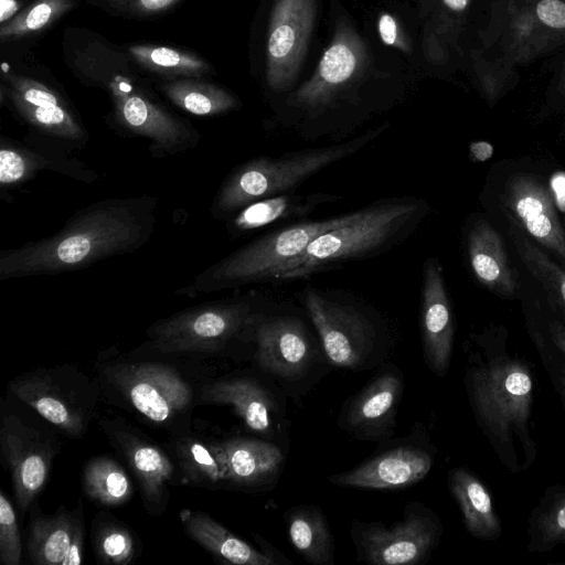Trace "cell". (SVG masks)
Masks as SVG:
<instances>
[{
  "mask_svg": "<svg viewBox=\"0 0 565 565\" xmlns=\"http://www.w3.org/2000/svg\"><path fill=\"white\" fill-rule=\"evenodd\" d=\"M9 390L71 437L85 433L98 399L89 379L68 366L24 373L9 383Z\"/></svg>",
  "mask_w": 565,
  "mask_h": 565,
  "instance_id": "cell-8",
  "label": "cell"
},
{
  "mask_svg": "<svg viewBox=\"0 0 565 565\" xmlns=\"http://www.w3.org/2000/svg\"><path fill=\"white\" fill-rule=\"evenodd\" d=\"M448 487L469 534L486 541L498 540L502 525L491 494L481 480L470 470L457 467L448 472Z\"/></svg>",
  "mask_w": 565,
  "mask_h": 565,
  "instance_id": "cell-26",
  "label": "cell"
},
{
  "mask_svg": "<svg viewBox=\"0 0 565 565\" xmlns=\"http://www.w3.org/2000/svg\"><path fill=\"white\" fill-rule=\"evenodd\" d=\"M264 308V297L256 291L201 303L154 322L148 338L162 353L216 352L233 340H248Z\"/></svg>",
  "mask_w": 565,
  "mask_h": 565,
  "instance_id": "cell-6",
  "label": "cell"
},
{
  "mask_svg": "<svg viewBox=\"0 0 565 565\" xmlns=\"http://www.w3.org/2000/svg\"><path fill=\"white\" fill-rule=\"evenodd\" d=\"M501 201L511 223L565 263V232L544 183L527 173L513 174Z\"/></svg>",
  "mask_w": 565,
  "mask_h": 565,
  "instance_id": "cell-16",
  "label": "cell"
},
{
  "mask_svg": "<svg viewBox=\"0 0 565 565\" xmlns=\"http://www.w3.org/2000/svg\"><path fill=\"white\" fill-rule=\"evenodd\" d=\"M530 552H547L565 543V487L550 490L529 519Z\"/></svg>",
  "mask_w": 565,
  "mask_h": 565,
  "instance_id": "cell-32",
  "label": "cell"
},
{
  "mask_svg": "<svg viewBox=\"0 0 565 565\" xmlns=\"http://www.w3.org/2000/svg\"><path fill=\"white\" fill-rule=\"evenodd\" d=\"M429 213L428 203L404 195L382 199L363 209L356 218L315 238L287 265L276 281L305 279L351 260L385 253L411 236Z\"/></svg>",
  "mask_w": 565,
  "mask_h": 565,
  "instance_id": "cell-3",
  "label": "cell"
},
{
  "mask_svg": "<svg viewBox=\"0 0 565 565\" xmlns=\"http://www.w3.org/2000/svg\"><path fill=\"white\" fill-rule=\"evenodd\" d=\"M366 52L363 42L349 26L338 28L315 74L288 100V106L316 119L340 89L361 70Z\"/></svg>",
  "mask_w": 565,
  "mask_h": 565,
  "instance_id": "cell-14",
  "label": "cell"
},
{
  "mask_svg": "<svg viewBox=\"0 0 565 565\" xmlns=\"http://www.w3.org/2000/svg\"><path fill=\"white\" fill-rule=\"evenodd\" d=\"M403 391V377L395 366L382 371L344 406L339 425L360 439L391 434Z\"/></svg>",
  "mask_w": 565,
  "mask_h": 565,
  "instance_id": "cell-20",
  "label": "cell"
},
{
  "mask_svg": "<svg viewBox=\"0 0 565 565\" xmlns=\"http://www.w3.org/2000/svg\"><path fill=\"white\" fill-rule=\"evenodd\" d=\"M288 533L294 547L309 563H333V537L321 510L315 505H299L285 512Z\"/></svg>",
  "mask_w": 565,
  "mask_h": 565,
  "instance_id": "cell-29",
  "label": "cell"
},
{
  "mask_svg": "<svg viewBox=\"0 0 565 565\" xmlns=\"http://www.w3.org/2000/svg\"><path fill=\"white\" fill-rule=\"evenodd\" d=\"M83 522V505L68 511L60 505L53 515L32 513L28 553L36 565H65L77 526Z\"/></svg>",
  "mask_w": 565,
  "mask_h": 565,
  "instance_id": "cell-28",
  "label": "cell"
},
{
  "mask_svg": "<svg viewBox=\"0 0 565 565\" xmlns=\"http://www.w3.org/2000/svg\"><path fill=\"white\" fill-rule=\"evenodd\" d=\"M94 548L103 563L126 565L136 555V541L125 525L108 521L95 530Z\"/></svg>",
  "mask_w": 565,
  "mask_h": 565,
  "instance_id": "cell-37",
  "label": "cell"
},
{
  "mask_svg": "<svg viewBox=\"0 0 565 565\" xmlns=\"http://www.w3.org/2000/svg\"><path fill=\"white\" fill-rule=\"evenodd\" d=\"M157 199L149 195L95 202L76 212L56 233L0 252V280L83 269L132 253L152 236Z\"/></svg>",
  "mask_w": 565,
  "mask_h": 565,
  "instance_id": "cell-1",
  "label": "cell"
},
{
  "mask_svg": "<svg viewBox=\"0 0 565 565\" xmlns=\"http://www.w3.org/2000/svg\"><path fill=\"white\" fill-rule=\"evenodd\" d=\"M467 362L465 385L477 425L512 473L530 469L537 456L532 435L534 382L530 365L505 342L481 335Z\"/></svg>",
  "mask_w": 565,
  "mask_h": 565,
  "instance_id": "cell-2",
  "label": "cell"
},
{
  "mask_svg": "<svg viewBox=\"0 0 565 565\" xmlns=\"http://www.w3.org/2000/svg\"><path fill=\"white\" fill-rule=\"evenodd\" d=\"M548 333L553 344L565 355V321L553 320L548 326Z\"/></svg>",
  "mask_w": 565,
  "mask_h": 565,
  "instance_id": "cell-43",
  "label": "cell"
},
{
  "mask_svg": "<svg viewBox=\"0 0 565 565\" xmlns=\"http://www.w3.org/2000/svg\"><path fill=\"white\" fill-rule=\"evenodd\" d=\"M443 533L439 518L420 502L408 503L403 519L385 526L354 523L352 537L358 556L375 565H415L436 547Z\"/></svg>",
  "mask_w": 565,
  "mask_h": 565,
  "instance_id": "cell-10",
  "label": "cell"
},
{
  "mask_svg": "<svg viewBox=\"0 0 565 565\" xmlns=\"http://www.w3.org/2000/svg\"><path fill=\"white\" fill-rule=\"evenodd\" d=\"M386 128L384 124L347 141L247 160L224 179L214 196L211 214L216 220H227L253 202L295 191L323 169L363 150Z\"/></svg>",
  "mask_w": 565,
  "mask_h": 565,
  "instance_id": "cell-4",
  "label": "cell"
},
{
  "mask_svg": "<svg viewBox=\"0 0 565 565\" xmlns=\"http://www.w3.org/2000/svg\"><path fill=\"white\" fill-rule=\"evenodd\" d=\"M103 425L137 478L145 508L150 514H162L169 502L168 486L174 473L171 459L129 426L106 420Z\"/></svg>",
  "mask_w": 565,
  "mask_h": 565,
  "instance_id": "cell-18",
  "label": "cell"
},
{
  "mask_svg": "<svg viewBox=\"0 0 565 565\" xmlns=\"http://www.w3.org/2000/svg\"><path fill=\"white\" fill-rule=\"evenodd\" d=\"M342 198L327 192L297 193L295 191L273 195L253 202L226 220L232 238L281 222L303 218L321 206L337 203Z\"/></svg>",
  "mask_w": 565,
  "mask_h": 565,
  "instance_id": "cell-23",
  "label": "cell"
},
{
  "mask_svg": "<svg viewBox=\"0 0 565 565\" xmlns=\"http://www.w3.org/2000/svg\"><path fill=\"white\" fill-rule=\"evenodd\" d=\"M205 402L230 405L244 424L259 435H273L274 402L269 392L248 377L218 380L202 388Z\"/></svg>",
  "mask_w": 565,
  "mask_h": 565,
  "instance_id": "cell-25",
  "label": "cell"
},
{
  "mask_svg": "<svg viewBox=\"0 0 565 565\" xmlns=\"http://www.w3.org/2000/svg\"><path fill=\"white\" fill-rule=\"evenodd\" d=\"M467 256L476 279L501 298L512 299L518 282L499 232L486 220L476 221L467 234Z\"/></svg>",
  "mask_w": 565,
  "mask_h": 565,
  "instance_id": "cell-24",
  "label": "cell"
},
{
  "mask_svg": "<svg viewBox=\"0 0 565 565\" xmlns=\"http://www.w3.org/2000/svg\"><path fill=\"white\" fill-rule=\"evenodd\" d=\"M379 33L381 40L386 45H398L402 49V44L398 42V26L394 19L388 13H383L379 19Z\"/></svg>",
  "mask_w": 565,
  "mask_h": 565,
  "instance_id": "cell-42",
  "label": "cell"
},
{
  "mask_svg": "<svg viewBox=\"0 0 565 565\" xmlns=\"http://www.w3.org/2000/svg\"><path fill=\"white\" fill-rule=\"evenodd\" d=\"M511 237L527 271L541 282L554 301L565 310V269L558 266L544 250L519 232L511 223Z\"/></svg>",
  "mask_w": 565,
  "mask_h": 565,
  "instance_id": "cell-35",
  "label": "cell"
},
{
  "mask_svg": "<svg viewBox=\"0 0 565 565\" xmlns=\"http://www.w3.org/2000/svg\"><path fill=\"white\" fill-rule=\"evenodd\" d=\"M223 467V480L242 487H259L278 477L284 463L274 444L247 437L210 443Z\"/></svg>",
  "mask_w": 565,
  "mask_h": 565,
  "instance_id": "cell-21",
  "label": "cell"
},
{
  "mask_svg": "<svg viewBox=\"0 0 565 565\" xmlns=\"http://www.w3.org/2000/svg\"><path fill=\"white\" fill-rule=\"evenodd\" d=\"M419 329L426 364L445 376L449 370L455 338V319L443 265L429 257L423 265Z\"/></svg>",
  "mask_w": 565,
  "mask_h": 565,
  "instance_id": "cell-17",
  "label": "cell"
},
{
  "mask_svg": "<svg viewBox=\"0 0 565 565\" xmlns=\"http://www.w3.org/2000/svg\"><path fill=\"white\" fill-rule=\"evenodd\" d=\"M95 4L114 12L131 15L148 17L168 11L184 0H89Z\"/></svg>",
  "mask_w": 565,
  "mask_h": 565,
  "instance_id": "cell-40",
  "label": "cell"
},
{
  "mask_svg": "<svg viewBox=\"0 0 565 565\" xmlns=\"http://www.w3.org/2000/svg\"><path fill=\"white\" fill-rule=\"evenodd\" d=\"M128 52L140 66L166 76L200 78L211 72L210 64L195 53L170 46L137 44Z\"/></svg>",
  "mask_w": 565,
  "mask_h": 565,
  "instance_id": "cell-33",
  "label": "cell"
},
{
  "mask_svg": "<svg viewBox=\"0 0 565 565\" xmlns=\"http://www.w3.org/2000/svg\"><path fill=\"white\" fill-rule=\"evenodd\" d=\"M434 463L428 448L405 444L381 452L351 470L332 475L328 480L339 487L397 489L423 480Z\"/></svg>",
  "mask_w": 565,
  "mask_h": 565,
  "instance_id": "cell-19",
  "label": "cell"
},
{
  "mask_svg": "<svg viewBox=\"0 0 565 565\" xmlns=\"http://www.w3.org/2000/svg\"><path fill=\"white\" fill-rule=\"evenodd\" d=\"M22 543L15 511L4 492L0 494V562L20 565Z\"/></svg>",
  "mask_w": 565,
  "mask_h": 565,
  "instance_id": "cell-39",
  "label": "cell"
},
{
  "mask_svg": "<svg viewBox=\"0 0 565 565\" xmlns=\"http://www.w3.org/2000/svg\"><path fill=\"white\" fill-rule=\"evenodd\" d=\"M443 2L451 11L462 12L468 8L470 0H443Z\"/></svg>",
  "mask_w": 565,
  "mask_h": 565,
  "instance_id": "cell-45",
  "label": "cell"
},
{
  "mask_svg": "<svg viewBox=\"0 0 565 565\" xmlns=\"http://www.w3.org/2000/svg\"><path fill=\"white\" fill-rule=\"evenodd\" d=\"M562 385H563V391L565 393V371H564L563 377H562Z\"/></svg>",
  "mask_w": 565,
  "mask_h": 565,
  "instance_id": "cell-46",
  "label": "cell"
},
{
  "mask_svg": "<svg viewBox=\"0 0 565 565\" xmlns=\"http://www.w3.org/2000/svg\"><path fill=\"white\" fill-rule=\"evenodd\" d=\"M535 18L552 30H565V1L540 0L534 10Z\"/></svg>",
  "mask_w": 565,
  "mask_h": 565,
  "instance_id": "cell-41",
  "label": "cell"
},
{
  "mask_svg": "<svg viewBox=\"0 0 565 565\" xmlns=\"http://www.w3.org/2000/svg\"><path fill=\"white\" fill-rule=\"evenodd\" d=\"M174 452L178 466L186 482L213 488L223 480V467L211 444L192 437L175 441Z\"/></svg>",
  "mask_w": 565,
  "mask_h": 565,
  "instance_id": "cell-34",
  "label": "cell"
},
{
  "mask_svg": "<svg viewBox=\"0 0 565 565\" xmlns=\"http://www.w3.org/2000/svg\"><path fill=\"white\" fill-rule=\"evenodd\" d=\"M114 120L126 132L148 140L153 157L164 158L195 148L198 130L138 89L125 76L108 83Z\"/></svg>",
  "mask_w": 565,
  "mask_h": 565,
  "instance_id": "cell-11",
  "label": "cell"
},
{
  "mask_svg": "<svg viewBox=\"0 0 565 565\" xmlns=\"http://www.w3.org/2000/svg\"><path fill=\"white\" fill-rule=\"evenodd\" d=\"M74 7L73 0H35L2 23L1 42L26 38L51 26Z\"/></svg>",
  "mask_w": 565,
  "mask_h": 565,
  "instance_id": "cell-36",
  "label": "cell"
},
{
  "mask_svg": "<svg viewBox=\"0 0 565 565\" xmlns=\"http://www.w3.org/2000/svg\"><path fill=\"white\" fill-rule=\"evenodd\" d=\"M8 98L11 104L19 103L31 106H51L66 104L52 88L30 77L8 74L6 75Z\"/></svg>",
  "mask_w": 565,
  "mask_h": 565,
  "instance_id": "cell-38",
  "label": "cell"
},
{
  "mask_svg": "<svg viewBox=\"0 0 565 565\" xmlns=\"http://www.w3.org/2000/svg\"><path fill=\"white\" fill-rule=\"evenodd\" d=\"M315 0H276L268 28L266 81L274 92L295 82L313 28Z\"/></svg>",
  "mask_w": 565,
  "mask_h": 565,
  "instance_id": "cell-12",
  "label": "cell"
},
{
  "mask_svg": "<svg viewBox=\"0 0 565 565\" xmlns=\"http://www.w3.org/2000/svg\"><path fill=\"white\" fill-rule=\"evenodd\" d=\"M45 170L58 172L86 183H92L97 179L95 171L75 158L1 137V190L28 182L40 171Z\"/></svg>",
  "mask_w": 565,
  "mask_h": 565,
  "instance_id": "cell-22",
  "label": "cell"
},
{
  "mask_svg": "<svg viewBox=\"0 0 565 565\" xmlns=\"http://www.w3.org/2000/svg\"><path fill=\"white\" fill-rule=\"evenodd\" d=\"M0 445L11 473L17 504L24 513L45 484L57 450L42 433L13 414L2 417Z\"/></svg>",
  "mask_w": 565,
  "mask_h": 565,
  "instance_id": "cell-13",
  "label": "cell"
},
{
  "mask_svg": "<svg viewBox=\"0 0 565 565\" xmlns=\"http://www.w3.org/2000/svg\"><path fill=\"white\" fill-rule=\"evenodd\" d=\"M470 150H471V154L478 161H486L489 158H491V156L493 153L492 145L489 142H486V141H478V142L471 143Z\"/></svg>",
  "mask_w": 565,
  "mask_h": 565,
  "instance_id": "cell-44",
  "label": "cell"
},
{
  "mask_svg": "<svg viewBox=\"0 0 565 565\" xmlns=\"http://www.w3.org/2000/svg\"><path fill=\"white\" fill-rule=\"evenodd\" d=\"M360 210L323 220L301 221L279 227L212 264L178 294L189 297L276 281L284 268L298 258L319 235L359 216Z\"/></svg>",
  "mask_w": 565,
  "mask_h": 565,
  "instance_id": "cell-5",
  "label": "cell"
},
{
  "mask_svg": "<svg viewBox=\"0 0 565 565\" xmlns=\"http://www.w3.org/2000/svg\"><path fill=\"white\" fill-rule=\"evenodd\" d=\"M301 302L329 361L358 369L375 348L377 329L366 308L333 290L308 286Z\"/></svg>",
  "mask_w": 565,
  "mask_h": 565,
  "instance_id": "cell-7",
  "label": "cell"
},
{
  "mask_svg": "<svg viewBox=\"0 0 565 565\" xmlns=\"http://www.w3.org/2000/svg\"><path fill=\"white\" fill-rule=\"evenodd\" d=\"M107 384L149 422L172 424L192 403V388L170 365L151 362H117L106 365Z\"/></svg>",
  "mask_w": 565,
  "mask_h": 565,
  "instance_id": "cell-9",
  "label": "cell"
},
{
  "mask_svg": "<svg viewBox=\"0 0 565 565\" xmlns=\"http://www.w3.org/2000/svg\"><path fill=\"white\" fill-rule=\"evenodd\" d=\"M248 340L256 345V360L265 371L296 379L311 363L313 348L306 323L297 316L269 313L264 308L256 317Z\"/></svg>",
  "mask_w": 565,
  "mask_h": 565,
  "instance_id": "cell-15",
  "label": "cell"
},
{
  "mask_svg": "<svg viewBox=\"0 0 565 565\" xmlns=\"http://www.w3.org/2000/svg\"><path fill=\"white\" fill-rule=\"evenodd\" d=\"M83 489L93 501L117 507L134 494V486L126 470L111 457L92 458L84 467Z\"/></svg>",
  "mask_w": 565,
  "mask_h": 565,
  "instance_id": "cell-31",
  "label": "cell"
},
{
  "mask_svg": "<svg viewBox=\"0 0 565 565\" xmlns=\"http://www.w3.org/2000/svg\"><path fill=\"white\" fill-rule=\"evenodd\" d=\"M184 531L195 542L224 561L238 565H276L274 554L259 552L203 512L181 510Z\"/></svg>",
  "mask_w": 565,
  "mask_h": 565,
  "instance_id": "cell-27",
  "label": "cell"
},
{
  "mask_svg": "<svg viewBox=\"0 0 565 565\" xmlns=\"http://www.w3.org/2000/svg\"><path fill=\"white\" fill-rule=\"evenodd\" d=\"M562 85H563V89H564V93H565V72H564V75H563V78H562Z\"/></svg>",
  "mask_w": 565,
  "mask_h": 565,
  "instance_id": "cell-47",
  "label": "cell"
},
{
  "mask_svg": "<svg viewBox=\"0 0 565 565\" xmlns=\"http://www.w3.org/2000/svg\"><path fill=\"white\" fill-rule=\"evenodd\" d=\"M160 89L172 104L195 116L222 115L238 105L226 89L195 77L166 81Z\"/></svg>",
  "mask_w": 565,
  "mask_h": 565,
  "instance_id": "cell-30",
  "label": "cell"
}]
</instances>
